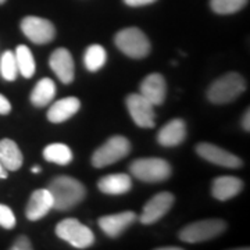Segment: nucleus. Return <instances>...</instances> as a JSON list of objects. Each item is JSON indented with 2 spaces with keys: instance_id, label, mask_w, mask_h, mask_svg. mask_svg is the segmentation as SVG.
Segmentation results:
<instances>
[{
  "instance_id": "obj_1",
  "label": "nucleus",
  "mask_w": 250,
  "mask_h": 250,
  "mask_svg": "<svg viewBox=\"0 0 250 250\" xmlns=\"http://www.w3.org/2000/svg\"><path fill=\"white\" fill-rule=\"evenodd\" d=\"M46 189L52 195L53 208L59 211L71 210L72 207L80 205L86 195V189L80 181L68 175H60L53 178Z\"/></svg>"
},
{
  "instance_id": "obj_2",
  "label": "nucleus",
  "mask_w": 250,
  "mask_h": 250,
  "mask_svg": "<svg viewBox=\"0 0 250 250\" xmlns=\"http://www.w3.org/2000/svg\"><path fill=\"white\" fill-rule=\"evenodd\" d=\"M246 89L245 78L238 72H228L214 81L207 90V98L214 104H227L239 98Z\"/></svg>"
},
{
  "instance_id": "obj_3",
  "label": "nucleus",
  "mask_w": 250,
  "mask_h": 250,
  "mask_svg": "<svg viewBox=\"0 0 250 250\" xmlns=\"http://www.w3.org/2000/svg\"><path fill=\"white\" fill-rule=\"evenodd\" d=\"M116 46L131 59H145L150 53V42L139 28H125L114 38Z\"/></svg>"
},
{
  "instance_id": "obj_4",
  "label": "nucleus",
  "mask_w": 250,
  "mask_h": 250,
  "mask_svg": "<svg viewBox=\"0 0 250 250\" xmlns=\"http://www.w3.org/2000/svg\"><path fill=\"white\" fill-rule=\"evenodd\" d=\"M129 152H131V143L126 138L121 136V135L111 136L93 153L92 166L96 168L107 167L110 164H114L117 161L123 160L124 157L128 156Z\"/></svg>"
},
{
  "instance_id": "obj_5",
  "label": "nucleus",
  "mask_w": 250,
  "mask_h": 250,
  "mask_svg": "<svg viewBox=\"0 0 250 250\" xmlns=\"http://www.w3.org/2000/svg\"><path fill=\"white\" fill-rule=\"evenodd\" d=\"M227 224L224 220L218 218H210V220H202L195 221L184 227L179 231V239L187 243H199L210 239H214L220 236L225 231Z\"/></svg>"
},
{
  "instance_id": "obj_6",
  "label": "nucleus",
  "mask_w": 250,
  "mask_h": 250,
  "mask_svg": "<svg viewBox=\"0 0 250 250\" xmlns=\"http://www.w3.org/2000/svg\"><path fill=\"white\" fill-rule=\"evenodd\" d=\"M129 171L139 181L154 184L170 178L171 166L163 159L149 157V159H138L134 163H131Z\"/></svg>"
},
{
  "instance_id": "obj_7",
  "label": "nucleus",
  "mask_w": 250,
  "mask_h": 250,
  "mask_svg": "<svg viewBox=\"0 0 250 250\" xmlns=\"http://www.w3.org/2000/svg\"><path fill=\"white\" fill-rule=\"evenodd\" d=\"M56 235L77 249H86L95 242L93 232L86 225H83L75 218H65L57 224Z\"/></svg>"
},
{
  "instance_id": "obj_8",
  "label": "nucleus",
  "mask_w": 250,
  "mask_h": 250,
  "mask_svg": "<svg viewBox=\"0 0 250 250\" xmlns=\"http://www.w3.org/2000/svg\"><path fill=\"white\" fill-rule=\"evenodd\" d=\"M20 27H21L22 34L36 45L50 43L56 36V28L46 18L29 16V17L22 18Z\"/></svg>"
},
{
  "instance_id": "obj_9",
  "label": "nucleus",
  "mask_w": 250,
  "mask_h": 250,
  "mask_svg": "<svg viewBox=\"0 0 250 250\" xmlns=\"http://www.w3.org/2000/svg\"><path fill=\"white\" fill-rule=\"evenodd\" d=\"M126 108L134 123L141 128H153L156 121V111L154 104H152L147 99H145L141 93H132L126 100Z\"/></svg>"
},
{
  "instance_id": "obj_10",
  "label": "nucleus",
  "mask_w": 250,
  "mask_h": 250,
  "mask_svg": "<svg viewBox=\"0 0 250 250\" xmlns=\"http://www.w3.org/2000/svg\"><path fill=\"white\" fill-rule=\"evenodd\" d=\"M174 195L170 192H161L153 196L146 205L143 206L142 213L139 217V221L145 225L157 223L164 215L170 211L174 205Z\"/></svg>"
},
{
  "instance_id": "obj_11",
  "label": "nucleus",
  "mask_w": 250,
  "mask_h": 250,
  "mask_svg": "<svg viewBox=\"0 0 250 250\" xmlns=\"http://www.w3.org/2000/svg\"><path fill=\"white\" fill-rule=\"evenodd\" d=\"M197 154L208 163L225 168H239L242 167V160L233 153L227 152L223 147H218L213 143H199L196 146Z\"/></svg>"
},
{
  "instance_id": "obj_12",
  "label": "nucleus",
  "mask_w": 250,
  "mask_h": 250,
  "mask_svg": "<svg viewBox=\"0 0 250 250\" xmlns=\"http://www.w3.org/2000/svg\"><path fill=\"white\" fill-rule=\"evenodd\" d=\"M49 64H50L52 71L56 74V77L62 81V83H71L74 81L75 64H74L71 53L67 49H64V47L56 49L49 59Z\"/></svg>"
},
{
  "instance_id": "obj_13",
  "label": "nucleus",
  "mask_w": 250,
  "mask_h": 250,
  "mask_svg": "<svg viewBox=\"0 0 250 250\" xmlns=\"http://www.w3.org/2000/svg\"><path fill=\"white\" fill-rule=\"evenodd\" d=\"M143 98L147 99L154 106L164 103L167 96V83L161 74H150L141 83V92Z\"/></svg>"
},
{
  "instance_id": "obj_14",
  "label": "nucleus",
  "mask_w": 250,
  "mask_h": 250,
  "mask_svg": "<svg viewBox=\"0 0 250 250\" xmlns=\"http://www.w3.org/2000/svg\"><path fill=\"white\" fill-rule=\"evenodd\" d=\"M136 220V214L134 211H123V213H117V214L104 215L102 218H99V227L102 228V231L106 233L110 238H117L125 229L132 225Z\"/></svg>"
},
{
  "instance_id": "obj_15",
  "label": "nucleus",
  "mask_w": 250,
  "mask_h": 250,
  "mask_svg": "<svg viewBox=\"0 0 250 250\" xmlns=\"http://www.w3.org/2000/svg\"><path fill=\"white\" fill-rule=\"evenodd\" d=\"M53 208V199L47 189L35 190L28 200L25 215L29 221H38L43 218Z\"/></svg>"
},
{
  "instance_id": "obj_16",
  "label": "nucleus",
  "mask_w": 250,
  "mask_h": 250,
  "mask_svg": "<svg viewBox=\"0 0 250 250\" xmlns=\"http://www.w3.org/2000/svg\"><path fill=\"white\" fill-rule=\"evenodd\" d=\"M187 138V124L184 120H171L170 123L164 125L157 135V142L166 147L178 146Z\"/></svg>"
},
{
  "instance_id": "obj_17",
  "label": "nucleus",
  "mask_w": 250,
  "mask_h": 250,
  "mask_svg": "<svg viewBox=\"0 0 250 250\" xmlns=\"http://www.w3.org/2000/svg\"><path fill=\"white\" fill-rule=\"evenodd\" d=\"M81 108L80 99L77 98H64L54 102L47 111V120L54 124H60L72 116H75Z\"/></svg>"
},
{
  "instance_id": "obj_18",
  "label": "nucleus",
  "mask_w": 250,
  "mask_h": 250,
  "mask_svg": "<svg viewBox=\"0 0 250 250\" xmlns=\"http://www.w3.org/2000/svg\"><path fill=\"white\" fill-rule=\"evenodd\" d=\"M243 189V182L238 177H231V175H224V177H217L211 185V195L220 200L225 202L235 197L238 193H241Z\"/></svg>"
},
{
  "instance_id": "obj_19",
  "label": "nucleus",
  "mask_w": 250,
  "mask_h": 250,
  "mask_svg": "<svg viewBox=\"0 0 250 250\" xmlns=\"http://www.w3.org/2000/svg\"><path fill=\"white\" fill-rule=\"evenodd\" d=\"M98 188L106 195H124L131 190L132 179L126 174H111L99 179Z\"/></svg>"
},
{
  "instance_id": "obj_20",
  "label": "nucleus",
  "mask_w": 250,
  "mask_h": 250,
  "mask_svg": "<svg viewBox=\"0 0 250 250\" xmlns=\"http://www.w3.org/2000/svg\"><path fill=\"white\" fill-rule=\"evenodd\" d=\"M0 163L3 168L7 171H17L22 166L24 157L14 141L11 139L0 141Z\"/></svg>"
},
{
  "instance_id": "obj_21",
  "label": "nucleus",
  "mask_w": 250,
  "mask_h": 250,
  "mask_svg": "<svg viewBox=\"0 0 250 250\" xmlns=\"http://www.w3.org/2000/svg\"><path fill=\"white\" fill-rule=\"evenodd\" d=\"M56 96V83L50 78H42L31 92V103L35 107H45Z\"/></svg>"
},
{
  "instance_id": "obj_22",
  "label": "nucleus",
  "mask_w": 250,
  "mask_h": 250,
  "mask_svg": "<svg viewBox=\"0 0 250 250\" xmlns=\"http://www.w3.org/2000/svg\"><path fill=\"white\" fill-rule=\"evenodd\" d=\"M14 56L17 62L18 74H21L24 78H32L36 71V62L29 47L25 45L17 46Z\"/></svg>"
},
{
  "instance_id": "obj_23",
  "label": "nucleus",
  "mask_w": 250,
  "mask_h": 250,
  "mask_svg": "<svg viewBox=\"0 0 250 250\" xmlns=\"http://www.w3.org/2000/svg\"><path fill=\"white\" fill-rule=\"evenodd\" d=\"M43 157L49 163L67 166L72 160L71 149L64 143H50L43 149Z\"/></svg>"
},
{
  "instance_id": "obj_24",
  "label": "nucleus",
  "mask_w": 250,
  "mask_h": 250,
  "mask_svg": "<svg viewBox=\"0 0 250 250\" xmlns=\"http://www.w3.org/2000/svg\"><path fill=\"white\" fill-rule=\"evenodd\" d=\"M106 60H107V53L104 47L100 45H90L83 56L85 67L88 71L92 72L99 71L106 64Z\"/></svg>"
},
{
  "instance_id": "obj_25",
  "label": "nucleus",
  "mask_w": 250,
  "mask_h": 250,
  "mask_svg": "<svg viewBox=\"0 0 250 250\" xmlns=\"http://www.w3.org/2000/svg\"><path fill=\"white\" fill-rule=\"evenodd\" d=\"M0 74L3 80L16 81L18 75V67L16 62V56L13 52H4L0 57Z\"/></svg>"
},
{
  "instance_id": "obj_26",
  "label": "nucleus",
  "mask_w": 250,
  "mask_h": 250,
  "mask_svg": "<svg viewBox=\"0 0 250 250\" xmlns=\"http://www.w3.org/2000/svg\"><path fill=\"white\" fill-rule=\"evenodd\" d=\"M248 4V0H210V7L217 14H233Z\"/></svg>"
},
{
  "instance_id": "obj_27",
  "label": "nucleus",
  "mask_w": 250,
  "mask_h": 250,
  "mask_svg": "<svg viewBox=\"0 0 250 250\" xmlns=\"http://www.w3.org/2000/svg\"><path fill=\"white\" fill-rule=\"evenodd\" d=\"M0 227L4 229H13L16 227V215L9 206L0 205Z\"/></svg>"
},
{
  "instance_id": "obj_28",
  "label": "nucleus",
  "mask_w": 250,
  "mask_h": 250,
  "mask_svg": "<svg viewBox=\"0 0 250 250\" xmlns=\"http://www.w3.org/2000/svg\"><path fill=\"white\" fill-rule=\"evenodd\" d=\"M11 249L13 250H31L32 249V243L28 239L27 236L21 235L18 236L17 239L14 241V243L11 245Z\"/></svg>"
},
{
  "instance_id": "obj_29",
  "label": "nucleus",
  "mask_w": 250,
  "mask_h": 250,
  "mask_svg": "<svg viewBox=\"0 0 250 250\" xmlns=\"http://www.w3.org/2000/svg\"><path fill=\"white\" fill-rule=\"evenodd\" d=\"M10 111H11V103L9 102V99L0 95V114L6 116Z\"/></svg>"
},
{
  "instance_id": "obj_30",
  "label": "nucleus",
  "mask_w": 250,
  "mask_h": 250,
  "mask_svg": "<svg viewBox=\"0 0 250 250\" xmlns=\"http://www.w3.org/2000/svg\"><path fill=\"white\" fill-rule=\"evenodd\" d=\"M156 0H124L125 4L131 6V7H141V6H147L152 4Z\"/></svg>"
},
{
  "instance_id": "obj_31",
  "label": "nucleus",
  "mask_w": 250,
  "mask_h": 250,
  "mask_svg": "<svg viewBox=\"0 0 250 250\" xmlns=\"http://www.w3.org/2000/svg\"><path fill=\"white\" fill-rule=\"evenodd\" d=\"M242 126H243V129L245 131H249L250 129V113H249V108L245 111V114H243V118H242Z\"/></svg>"
},
{
  "instance_id": "obj_32",
  "label": "nucleus",
  "mask_w": 250,
  "mask_h": 250,
  "mask_svg": "<svg viewBox=\"0 0 250 250\" xmlns=\"http://www.w3.org/2000/svg\"><path fill=\"white\" fill-rule=\"evenodd\" d=\"M0 178L1 179L7 178V170H4V168H3L1 163H0Z\"/></svg>"
},
{
  "instance_id": "obj_33",
  "label": "nucleus",
  "mask_w": 250,
  "mask_h": 250,
  "mask_svg": "<svg viewBox=\"0 0 250 250\" xmlns=\"http://www.w3.org/2000/svg\"><path fill=\"white\" fill-rule=\"evenodd\" d=\"M31 171H32L34 174H39V172H41V167H39V166H35V167L31 168Z\"/></svg>"
},
{
  "instance_id": "obj_34",
  "label": "nucleus",
  "mask_w": 250,
  "mask_h": 250,
  "mask_svg": "<svg viewBox=\"0 0 250 250\" xmlns=\"http://www.w3.org/2000/svg\"><path fill=\"white\" fill-rule=\"evenodd\" d=\"M160 250H181V248H177V246H174V248H160Z\"/></svg>"
},
{
  "instance_id": "obj_35",
  "label": "nucleus",
  "mask_w": 250,
  "mask_h": 250,
  "mask_svg": "<svg viewBox=\"0 0 250 250\" xmlns=\"http://www.w3.org/2000/svg\"><path fill=\"white\" fill-rule=\"evenodd\" d=\"M4 1H6V0H0V4H3Z\"/></svg>"
}]
</instances>
